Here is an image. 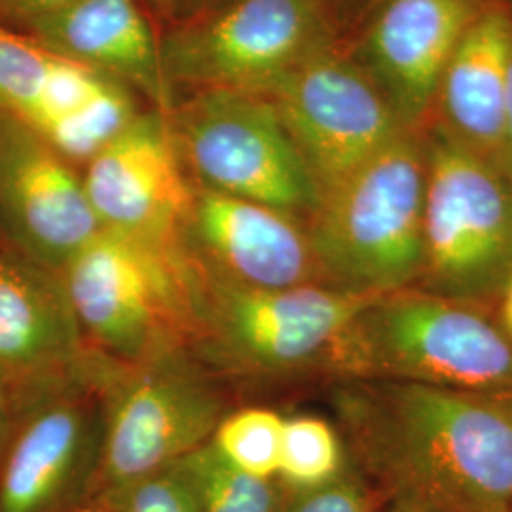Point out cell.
<instances>
[{
	"label": "cell",
	"instance_id": "obj_1",
	"mask_svg": "<svg viewBox=\"0 0 512 512\" xmlns=\"http://www.w3.org/2000/svg\"><path fill=\"white\" fill-rule=\"evenodd\" d=\"M338 410L385 501L435 512H512V401L361 380Z\"/></svg>",
	"mask_w": 512,
	"mask_h": 512
},
{
	"label": "cell",
	"instance_id": "obj_2",
	"mask_svg": "<svg viewBox=\"0 0 512 512\" xmlns=\"http://www.w3.org/2000/svg\"><path fill=\"white\" fill-rule=\"evenodd\" d=\"M325 372L512 397V340L480 306L408 287L374 296L342 332Z\"/></svg>",
	"mask_w": 512,
	"mask_h": 512
},
{
	"label": "cell",
	"instance_id": "obj_3",
	"mask_svg": "<svg viewBox=\"0 0 512 512\" xmlns=\"http://www.w3.org/2000/svg\"><path fill=\"white\" fill-rule=\"evenodd\" d=\"M425 188V152L401 133L325 192L308 226L321 281L372 296L418 287Z\"/></svg>",
	"mask_w": 512,
	"mask_h": 512
},
{
	"label": "cell",
	"instance_id": "obj_4",
	"mask_svg": "<svg viewBox=\"0 0 512 512\" xmlns=\"http://www.w3.org/2000/svg\"><path fill=\"white\" fill-rule=\"evenodd\" d=\"M59 275L84 334L124 365L192 338L196 264L186 241L158 247L101 230Z\"/></svg>",
	"mask_w": 512,
	"mask_h": 512
},
{
	"label": "cell",
	"instance_id": "obj_5",
	"mask_svg": "<svg viewBox=\"0 0 512 512\" xmlns=\"http://www.w3.org/2000/svg\"><path fill=\"white\" fill-rule=\"evenodd\" d=\"M194 262L192 338L219 365L241 374L287 376L323 368L342 332L374 298L323 283L245 287L196 256Z\"/></svg>",
	"mask_w": 512,
	"mask_h": 512
},
{
	"label": "cell",
	"instance_id": "obj_6",
	"mask_svg": "<svg viewBox=\"0 0 512 512\" xmlns=\"http://www.w3.org/2000/svg\"><path fill=\"white\" fill-rule=\"evenodd\" d=\"M425 158L418 287L486 308L512 279V181L450 133L435 137Z\"/></svg>",
	"mask_w": 512,
	"mask_h": 512
},
{
	"label": "cell",
	"instance_id": "obj_7",
	"mask_svg": "<svg viewBox=\"0 0 512 512\" xmlns=\"http://www.w3.org/2000/svg\"><path fill=\"white\" fill-rule=\"evenodd\" d=\"M184 164L205 188L313 215L321 192L274 105L255 93H190L169 114Z\"/></svg>",
	"mask_w": 512,
	"mask_h": 512
},
{
	"label": "cell",
	"instance_id": "obj_8",
	"mask_svg": "<svg viewBox=\"0 0 512 512\" xmlns=\"http://www.w3.org/2000/svg\"><path fill=\"white\" fill-rule=\"evenodd\" d=\"M171 88L266 95L327 48L317 0H224L160 35Z\"/></svg>",
	"mask_w": 512,
	"mask_h": 512
},
{
	"label": "cell",
	"instance_id": "obj_9",
	"mask_svg": "<svg viewBox=\"0 0 512 512\" xmlns=\"http://www.w3.org/2000/svg\"><path fill=\"white\" fill-rule=\"evenodd\" d=\"M128 366L105 385L99 473L114 499L211 440L222 420L219 393L183 349Z\"/></svg>",
	"mask_w": 512,
	"mask_h": 512
},
{
	"label": "cell",
	"instance_id": "obj_10",
	"mask_svg": "<svg viewBox=\"0 0 512 512\" xmlns=\"http://www.w3.org/2000/svg\"><path fill=\"white\" fill-rule=\"evenodd\" d=\"M114 370L92 353L61 275L2 251L0 389L16 416L67 389L105 387Z\"/></svg>",
	"mask_w": 512,
	"mask_h": 512
},
{
	"label": "cell",
	"instance_id": "obj_11",
	"mask_svg": "<svg viewBox=\"0 0 512 512\" xmlns=\"http://www.w3.org/2000/svg\"><path fill=\"white\" fill-rule=\"evenodd\" d=\"M321 196L403 133L384 95L329 48L308 57L266 95Z\"/></svg>",
	"mask_w": 512,
	"mask_h": 512
},
{
	"label": "cell",
	"instance_id": "obj_12",
	"mask_svg": "<svg viewBox=\"0 0 512 512\" xmlns=\"http://www.w3.org/2000/svg\"><path fill=\"white\" fill-rule=\"evenodd\" d=\"M101 230L158 247H181L196 181L184 164L169 114L139 112L82 175Z\"/></svg>",
	"mask_w": 512,
	"mask_h": 512
},
{
	"label": "cell",
	"instance_id": "obj_13",
	"mask_svg": "<svg viewBox=\"0 0 512 512\" xmlns=\"http://www.w3.org/2000/svg\"><path fill=\"white\" fill-rule=\"evenodd\" d=\"M0 222L16 251L57 274L101 232L74 165L2 112Z\"/></svg>",
	"mask_w": 512,
	"mask_h": 512
},
{
	"label": "cell",
	"instance_id": "obj_14",
	"mask_svg": "<svg viewBox=\"0 0 512 512\" xmlns=\"http://www.w3.org/2000/svg\"><path fill=\"white\" fill-rule=\"evenodd\" d=\"M184 241L207 268L245 287L323 283L308 228L298 217L202 184L196 183Z\"/></svg>",
	"mask_w": 512,
	"mask_h": 512
},
{
	"label": "cell",
	"instance_id": "obj_15",
	"mask_svg": "<svg viewBox=\"0 0 512 512\" xmlns=\"http://www.w3.org/2000/svg\"><path fill=\"white\" fill-rule=\"evenodd\" d=\"M112 82L0 25V112L46 145L71 154L105 126Z\"/></svg>",
	"mask_w": 512,
	"mask_h": 512
},
{
	"label": "cell",
	"instance_id": "obj_16",
	"mask_svg": "<svg viewBox=\"0 0 512 512\" xmlns=\"http://www.w3.org/2000/svg\"><path fill=\"white\" fill-rule=\"evenodd\" d=\"M25 33L55 54L143 93L164 114L179 101L165 74L160 33L139 0H78L29 23Z\"/></svg>",
	"mask_w": 512,
	"mask_h": 512
},
{
	"label": "cell",
	"instance_id": "obj_17",
	"mask_svg": "<svg viewBox=\"0 0 512 512\" xmlns=\"http://www.w3.org/2000/svg\"><path fill=\"white\" fill-rule=\"evenodd\" d=\"M92 387H76L27 408L0 461V512H54L90 458Z\"/></svg>",
	"mask_w": 512,
	"mask_h": 512
},
{
	"label": "cell",
	"instance_id": "obj_18",
	"mask_svg": "<svg viewBox=\"0 0 512 512\" xmlns=\"http://www.w3.org/2000/svg\"><path fill=\"white\" fill-rule=\"evenodd\" d=\"M473 19L469 0H389L380 10L366 50L403 114L427 109Z\"/></svg>",
	"mask_w": 512,
	"mask_h": 512
},
{
	"label": "cell",
	"instance_id": "obj_19",
	"mask_svg": "<svg viewBox=\"0 0 512 512\" xmlns=\"http://www.w3.org/2000/svg\"><path fill=\"white\" fill-rule=\"evenodd\" d=\"M512 23L501 12L473 19L440 80L454 137L492 164L503 139Z\"/></svg>",
	"mask_w": 512,
	"mask_h": 512
},
{
	"label": "cell",
	"instance_id": "obj_20",
	"mask_svg": "<svg viewBox=\"0 0 512 512\" xmlns=\"http://www.w3.org/2000/svg\"><path fill=\"white\" fill-rule=\"evenodd\" d=\"M175 467L190 484L200 512H275L272 482L241 473L220 456L211 440L179 459Z\"/></svg>",
	"mask_w": 512,
	"mask_h": 512
},
{
	"label": "cell",
	"instance_id": "obj_21",
	"mask_svg": "<svg viewBox=\"0 0 512 512\" xmlns=\"http://www.w3.org/2000/svg\"><path fill=\"white\" fill-rule=\"evenodd\" d=\"M344 471V448L336 429L317 416L285 420L279 473L289 486L304 492Z\"/></svg>",
	"mask_w": 512,
	"mask_h": 512
},
{
	"label": "cell",
	"instance_id": "obj_22",
	"mask_svg": "<svg viewBox=\"0 0 512 512\" xmlns=\"http://www.w3.org/2000/svg\"><path fill=\"white\" fill-rule=\"evenodd\" d=\"M285 418L268 408H245L220 420L211 444L241 473L270 480L279 473Z\"/></svg>",
	"mask_w": 512,
	"mask_h": 512
},
{
	"label": "cell",
	"instance_id": "obj_23",
	"mask_svg": "<svg viewBox=\"0 0 512 512\" xmlns=\"http://www.w3.org/2000/svg\"><path fill=\"white\" fill-rule=\"evenodd\" d=\"M116 501L122 512H200L196 495L175 465L139 480Z\"/></svg>",
	"mask_w": 512,
	"mask_h": 512
},
{
	"label": "cell",
	"instance_id": "obj_24",
	"mask_svg": "<svg viewBox=\"0 0 512 512\" xmlns=\"http://www.w3.org/2000/svg\"><path fill=\"white\" fill-rule=\"evenodd\" d=\"M384 495L361 476L342 471L329 482L304 490L287 512H376Z\"/></svg>",
	"mask_w": 512,
	"mask_h": 512
},
{
	"label": "cell",
	"instance_id": "obj_25",
	"mask_svg": "<svg viewBox=\"0 0 512 512\" xmlns=\"http://www.w3.org/2000/svg\"><path fill=\"white\" fill-rule=\"evenodd\" d=\"M148 16L158 25H162L165 31H171L175 27H181L192 19L200 18L211 8H215L224 0H139Z\"/></svg>",
	"mask_w": 512,
	"mask_h": 512
},
{
	"label": "cell",
	"instance_id": "obj_26",
	"mask_svg": "<svg viewBox=\"0 0 512 512\" xmlns=\"http://www.w3.org/2000/svg\"><path fill=\"white\" fill-rule=\"evenodd\" d=\"M78 0H4L0 21H12L21 29L40 18L55 14Z\"/></svg>",
	"mask_w": 512,
	"mask_h": 512
},
{
	"label": "cell",
	"instance_id": "obj_27",
	"mask_svg": "<svg viewBox=\"0 0 512 512\" xmlns=\"http://www.w3.org/2000/svg\"><path fill=\"white\" fill-rule=\"evenodd\" d=\"M495 167L512 181V63L511 76H509V90L505 101V122H503V139L494 162Z\"/></svg>",
	"mask_w": 512,
	"mask_h": 512
},
{
	"label": "cell",
	"instance_id": "obj_28",
	"mask_svg": "<svg viewBox=\"0 0 512 512\" xmlns=\"http://www.w3.org/2000/svg\"><path fill=\"white\" fill-rule=\"evenodd\" d=\"M16 421H18V416H16L12 404L8 401V397L0 389V458L4 454V448H6L8 440L12 437Z\"/></svg>",
	"mask_w": 512,
	"mask_h": 512
},
{
	"label": "cell",
	"instance_id": "obj_29",
	"mask_svg": "<svg viewBox=\"0 0 512 512\" xmlns=\"http://www.w3.org/2000/svg\"><path fill=\"white\" fill-rule=\"evenodd\" d=\"M497 302H499V319H497V323L512 340V279L507 283L505 291L501 293Z\"/></svg>",
	"mask_w": 512,
	"mask_h": 512
},
{
	"label": "cell",
	"instance_id": "obj_30",
	"mask_svg": "<svg viewBox=\"0 0 512 512\" xmlns=\"http://www.w3.org/2000/svg\"><path fill=\"white\" fill-rule=\"evenodd\" d=\"M389 505L384 509H378L376 512H435L429 509H421L416 505H408V503H401V501H387Z\"/></svg>",
	"mask_w": 512,
	"mask_h": 512
},
{
	"label": "cell",
	"instance_id": "obj_31",
	"mask_svg": "<svg viewBox=\"0 0 512 512\" xmlns=\"http://www.w3.org/2000/svg\"><path fill=\"white\" fill-rule=\"evenodd\" d=\"M2 8H4V0H0V16H2Z\"/></svg>",
	"mask_w": 512,
	"mask_h": 512
},
{
	"label": "cell",
	"instance_id": "obj_32",
	"mask_svg": "<svg viewBox=\"0 0 512 512\" xmlns=\"http://www.w3.org/2000/svg\"><path fill=\"white\" fill-rule=\"evenodd\" d=\"M511 401H512V397H511Z\"/></svg>",
	"mask_w": 512,
	"mask_h": 512
}]
</instances>
